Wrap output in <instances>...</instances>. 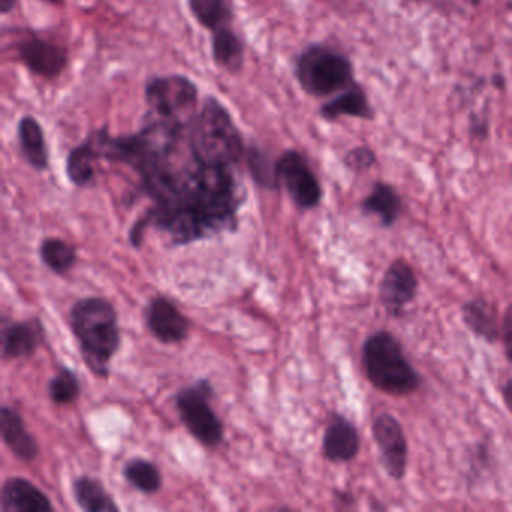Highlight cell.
<instances>
[{
	"instance_id": "4dcf8cb0",
	"label": "cell",
	"mask_w": 512,
	"mask_h": 512,
	"mask_svg": "<svg viewBox=\"0 0 512 512\" xmlns=\"http://www.w3.org/2000/svg\"><path fill=\"white\" fill-rule=\"evenodd\" d=\"M17 0H0V11L2 14H8L16 7Z\"/></svg>"
},
{
	"instance_id": "5b68a950",
	"label": "cell",
	"mask_w": 512,
	"mask_h": 512,
	"mask_svg": "<svg viewBox=\"0 0 512 512\" xmlns=\"http://www.w3.org/2000/svg\"><path fill=\"white\" fill-rule=\"evenodd\" d=\"M296 77L308 95L325 98L353 85V67L346 56L325 46H311L296 62Z\"/></svg>"
},
{
	"instance_id": "5bb4252c",
	"label": "cell",
	"mask_w": 512,
	"mask_h": 512,
	"mask_svg": "<svg viewBox=\"0 0 512 512\" xmlns=\"http://www.w3.org/2000/svg\"><path fill=\"white\" fill-rule=\"evenodd\" d=\"M0 500L2 512H52L55 509L37 485L20 476L5 481Z\"/></svg>"
},
{
	"instance_id": "3957f363",
	"label": "cell",
	"mask_w": 512,
	"mask_h": 512,
	"mask_svg": "<svg viewBox=\"0 0 512 512\" xmlns=\"http://www.w3.org/2000/svg\"><path fill=\"white\" fill-rule=\"evenodd\" d=\"M187 145L202 163L236 166L244 155L241 131L226 107L212 97L187 128Z\"/></svg>"
},
{
	"instance_id": "8992f818",
	"label": "cell",
	"mask_w": 512,
	"mask_h": 512,
	"mask_svg": "<svg viewBox=\"0 0 512 512\" xmlns=\"http://www.w3.org/2000/svg\"><path fill=\"white\" fill-rule=\"evenodd\" d=\"M212 397L214 388L206 379L181 389L175 397L181 421L194 439L208 448L220 445L224 437L223 422L211 406Z\"/></svg>"
},
{
	"instance_id": "52a82bcc",
	"label": "cell",
	"mask_w": 512,
	"mask_h": 512,
	"mask_svg": "<svg viewBox=\"0 0 512 512\" xmlns=\"http://www.w3.org/2000/svg\"><path fill=\"white\" fill-rule=\"evenodd\" d=\"M199 91L184 76L155 77L146 85V103L151 115L190 127L196 118Z\"/></svg>"
},
{
	"instance_id": "7c38bea8",
	"label": "cell",
	"mask_w": 512,
	"mask_h": 512,
	"mask_svg": "<svg viewBox=\"0 0 512 512\" xmlns=\"http://www.w3.org/2000/svg\"><path fill=\"white\" fill-rule=\"evenodd\" d=\"M415 272L404 260H395L380 284V299L392 316H400L416 295Z\"/></svg>"
},
{
	"instance_id": "ffe728a7",
	"label": "cell",
	"mask_w": 512,
	"mask_h": 512,
	"mask_svg": "<svg viewBox=\"0 0 512 512\" xmlns=\"http://www.w3.org/2000/svg\"><path fill=\"white\" fill-rule=\"evenodd\" d=\"M212 53L215 62L232 73H238L244 62V49L235 32L227 28L218 29L212 38Z\"/></svg>"
},
{
	"instance_id": "603a6c76",
	"label": "cell",
	"mask_w": 512,
	"mask_h": 512,
	"mask_svg": "<svg viewBox=\"0 0 512 512\" xmlns=\"http://www.w3.org/2000/svg\"><path fill=\"white\" fill-rule=\"evenodd\" d=\"M124 478L128 484L145 494H154L163 485L160 469L145 458H131L125 463Z\"/></svg>"
},
{
	"instance_id": "7a4b0ae2",
	"label": "cell",
	"mask_w": 512,
	"mask_h": 512,
	"mask_svg": "<svg viewBox=\"0 0 512 512\" xmlns=\"http://www.w3.org/2000/svg\"><path fill=\"white\" fill-rule=\"evenodd\" d=\"M70 320L83 361L95 376L107 379L110 362L122 343L118 313L112 302L98 296L80 299L71 308Z\"/></svg>"
},
{
	"instance_id": "83f0119b",
	"label": "cell",
	"mask_w": 512,
	"mask_h": 512,
	"mask_svg": "<svg viewBox=\"0 0 512 512\" xmlns=\"http://www.w3.org/2000/svg\"><path fill=\"white\" fill-rule=\"evenodd\" d=\"M248 163H250L251 173H253L254 178H256L260 185H263V187H275L278 184L277 172H275V169H269L268 163H266L262 154H259L257 151H250Z\"/></svg>"
},
{
	"instance_id": "7402d4cb",
	"label": "cell",
	"mask_w": 512,
	"mask_h": 512,
	"mask_svg": "<svg viewBox=\"0 0 512 512\" xmlns=\"http://www.w3.org/2000/svg\"><path fill=\"white\" fill-rule=\"evenodd\" d=\"M191 13L203 28L215 32L232 22V8L227 0H188Z\"/></svg>"
},
{
	"instance_id": "484cf974",
	"label": "cell",
	"mask_w": 512,
	"mask_h": 512,
	"mask_svg": "<svg viewBox=\"0 0 512 512\" xmlns=\"http://www.w3.org/2000/svg\"><path fill=\"white\" fill-rule=\"evenodd\" d=\"M464 320L475 334L481 335L485 340L494 341L499 332L496 311L484 299H475L463 308Z\"/></svg>"
},
{
	"instance_id": "9a60e30c",
	"label": "cell",
	"mask_w": 512,
	"mask_h": 512,
	"mask_svg": "<svg viewBox=\"0 0 512 512\" xmlns=\"http://www.w3.org/2000/svg\"><path fill=\"white\" fill-rule=\"evenodd\" d=\"M0 433L5 445L20 460L34 461L40 454L37 439L29 433L22 416L7 404L0 410Z\"/></svg>"
},
{
	"instance_id": "f546056e",
	"label": "cell",
	"mask_w": 512,
	"mask_h": 512,
	"mask_svg": "<svg viewBox=\"0 0 512 512\" xmlns=\"http://www.w3.org/2000/svg\"><path fill=\"white\" fill-rule=\"evenodd\" d=\"M502 335L506 355L512 361V305L506 310L505 317H503Z\"/></svg>"
},
{
	"instance_id": "9c48e42d",
	"label": "cell",
	"mask_w": 512,
	"mask_h": 512,
	"mask_svg": "<svg viewBox=\"0 0 512 512\" xmlns=\"http://www.w3.org/2000/svg\"><path fill=\"white\" fill-rule=\"evenodd\" d=\"M146 325L163 344H176L190 334L191 323L179 308L163 296H155L145 311Z\"/></svg>"
},
{
	"instance_id": "d6986e66",
	"label": "cell",
	"mask_w": 512,
	"mask_h": 512,
	"mask_svg": "<svg viewBox=\"0 0 512 512\" xmlns=\"http://www.w3.org/2000/svg\"><path fill=\"white\" fill-rule=\"evenodd\" d=\"M73 494L77 505L86 512H116L119 506L113 500L112 494L107 493L104 485L91 476H80L74 479Z\"/></svg>"
},
{
	"instance_id": "4fadbf2b",
	"label": "cell",
	"mask_w": 512,
	"mask_h": 512,
	"mask_svg": "<svg viewBox=\"0 0 512 512\" xmlns=\"http://www.w3.org/2000/svg\"><path fill=\"white\" fill-rule=\"evenodd\" d=\"M19 55L32 73L47 79L58 77L68 65V56L64 49L37 37L23 40L19 44Z\"/></svg>"
},
{
	"instance_id": "d4e9b609",
	"label": "cell",
	"mask_w": 512,
	"mask_h": 512,
	"mask_svg": "<svg viewBox=\"0 0 512 512\" xmlns=\"http://www.w3.org/2000/svg\"><path fill=\"white\" fill-rule=\"evenodd\" d=\"M40 257L50 271L64 275L76 265L77 251L64 239L47 238L41 242Z\"/></svg>"
},
{
	"instance_id": "1f68e13d",
	"label": "cell",
	"mask_w": 512,
	"mask_h": 512,
	"mask_svg": "<svg viewBox=\"0 0 512 512\" xmlns=\"http://www.w3.org/2000/svg\"><path fill=\"white\" fill-rule=\"evenodd\" d=\"M503 395H505L506 403H508L509 409L512 410V379L506 383L505 389H503Z\"/></svg>"
},
{
	"instance_id": "cb8c5ba5",
	"label": "cell",
	"mask_w": 512,
	"mask_h": 512,
	"mask_svg": "<svg viewBox=\"0 0 512 512\" xmlns=\"http://www.w3.org/2000/svg\"><path fill=\"white\" fill-rule=\"evenodd\" d=\"M98 154L91 139L70 152L67 160V175L77 187H86L94 179Z\"/></svg>"
},
{
	"instance_id": "f1b7e54d",
	"label": "cell",
	"mask_w": 512,
	"mask_h": 512,
	"mask_svg": "<svg viewBox=\"0 0 512 512\" xmlns=\"http://www.w3.org/2000/svg\"><path fill=\"white\" fill-rule=\"evenodd\" d=\"M347 167H350L356 172H362V170L371 169L376 164V155L371 149L361 146V148L352 149L349 154L344 158Z\"/></svg>"
},
{
	"instance_id": "6da1fadb",
	"label": "cell",
	"mask_w": 512,
	"mask_h": 512,
	"mask_svg": "<svg viewBox=\"0 0 512 512\" xmlns=\"http://www.w3.org/2000/svg\"><path fill=\"white\" fill-rule=\"evenodd\" d=\"M182 148V146H181ZM176 149L146 179L155 206L146 214L151 224L169 233L175 245L235 232L245 199L235 166L202 163Z\"/></svg>"
},
{
	"instance_id": "277c9868",
	"label": "cell",
	"mask_w": 512,
	"mask_h": 512,
	"mask_svg": "<svg viewBox=\"0 0 512 512\" xmlns=\"http://www.w3.org/2000/svg\"><path fill=\"white\" fill-rule=\"evenodd\" d=\"M368 379L388 394H409L418 386V376L403 356L400 343L388 332H377L364 346Z\"/></svg>"
},
{
	"instance_id": "2e32d148",
	"label": "cell",
	"mask_w": 512,
	"mask_h": 512,
	"mask_svg": "<svg viewBox=\"0 0 512 512\" xmlns=\"http://www.w3.org/2000/svg\"><path fill=\"white\" fill-rule=\"evenodd\" d=\"M359 451V436L355 425L344 416L334 415L323 437V454L335 463L350 461Z\"/></svg>"
},
{
	"instance_id": "e0dca14e",
	"label": "cell",
	"mask_w": 512,
	"mask_h": 512,
	"mask_svg": "<svg viewBox=\"0 0 512 512\" xmlns=\"http://www.w3.org/2000/svg\"><path fill=\"white\" fill-rule=\"evenodd\" d=\"M19 142L23 157L35 170H46L49 167L46 137L40 122L32 116H25L19 124Z\"/></svg>"
},
{
	"instance_id": "30bf717a",
	"label": "cell",
	"mask_w": 512,
	"mask_h": 512,
	"mask_svg": "<svg viewBox=\"0 0 512 512\" xmlns=\"http://www.w3.org/2000/svg\"><path fill=\"white\" fill-rule=\"evenodd\" d=\"M373 434L389 475L395 479L403 478L406 473L407 443L397 419L391 415H380L374 421Z\"/></svg>"
},
{
	"instance_id": "8fae6325",
	"label": "cell",
	"mask_w": 512,
	"mask_h": 512,
	"mask_svg": "<svg viewBox=\"0 0 512 512\" xmlns=\"http://www.w3.org/2000/svg\"><path fill=\"white\" fill-rule=\"evenodd\" d=\"M46 341V331L40 319L25 322H2V356L5 361L31 358Z\"/></svg>"
},
{
	"instance_id": "ba28073f",
	"label": "cell",
	"mask_w": 512,
	"mask_h": 512,
	"mask_svg": "<svg viewBox=\"0 0 512 512\" xmlns=\"http://www.w3.org/2000/svg\"><path fill=\"white\" fill-rule=\"evenodd\" d=\"M278 184L286 187L293 203L301 209H313L322 200V187L313 170L299 152L287 151L275 164Z\"/></svg>"
},
{
	"instance_id": "ac0fdd59",
	"label": "cell",
	"mask_w": 512,
	"mask_h": 512,
	"mask_svg": "<svg viewBox=\"0 0 512 512\" xmlns=\"http://www.w3.org/2000/svg\"><path fill=\"white\" fill-rule=\"evenodd\" d=\"M320 113L328 121H335L341 116H352V118L359 119L373 118V109L368 103L367 95L356 85L350 86L343 94L326 103Z\"/></svg>"
},
{
	"instance_id": "d6a6232c",
	"label": "cell",
	"mask_w": 512,
	"mask_h": 512,
	"mask_svg": "<svg viewBox=\"0 0 512 512\" xmlns=\"http://www.w3.org/2000/svg\"><path fill=\"white\" fill-rule=\"evenodd\" d=\"M43 2H47V4L58 5L61 4L62 0H43Z\"/></svg>"
},
{
	"instance_id": "44dd1931",
	"label": "cell",
	"mask_w": 512,
	"mask_h": 512,
	"mask_svg": "<svg viewBox=\"0 0 512 512\" xmlns=\"http://www.w3.org/2000/svg\"><path fill=\"white\" fill-rule=\"evenodd\" d=\"M362 206L368 214L377 215L385 226H391L400 215L401 199L394 188L386 184H376Z\"/></svg>"
},
{
	"instance_id": "4316f807",
	"label": "cell",
	"mask_w": 512,
	"mask_h": 512,
	"mask_svg": "<svg viewBox=\"0 0 512 512\" xmlns=\"http://www.w3.org/2000/svg\"><path fill=\"white\" fill-rule=\"evenodd\" d=\"M82 392L79 377L70 368H59L58 374L50 380L49 397L53 403L59 406H67L74 403Z\"/></svg>"
}]
</instances>
